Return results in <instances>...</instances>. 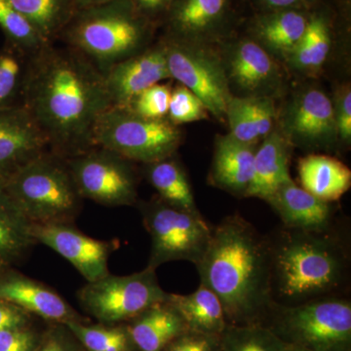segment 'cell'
Listing matches in <instances>:
<instances>
[{
    "label": "cell",
    "instance_id": "1",
    "mask_svg": "<svg viewBox=\"0 0 351 351\" xmlns=\"http://www.w3.org/2000/svg\"><path fill=\"white\" fill-rule=\"evenodd\" d=\"M22 107L49 151L69 158L94 147V127L110 105L103 73L77 51L55 43L29 58Z\"/></svg>",
    "mask_w": 351,
    "mask_h": 351
},
{
    "label": "cell",
    "instance_id": "2",
    "mask_svg": "<svg viewBox=\"0 0 351 351\" xmlns=\"http://www.w3.org/2000/svg\"><path fill=\"white\" fill-rule=\"evenodd\" d=\"M200 284L218 295L230 325L263 324L274 306L269 239L239 214L212 226L196 263Z\"/></svg>",
    "mask_w": 351,
    "mask_h": 351
},
{
    "label": "cell",
    "instance_id": "3",
    "mask_svg": "<svg viewBox=\"0 0 351 351\" xmlns=\"http://www.w3.org/2000/svg\"><path fill=\"white\" fill-rule=\"evenodd\" d=\"M269 242L274 304L294 306L339 295L348 282V248L332 228L302 232L283 228Z\"/></svg>",
    "mask_w": 351,
    "mask_h": 351
},
{
    "label": "cell",
    "instance_id": "4",
    "mask_svg": "<svg viewBox=\"0 0 351 351\" xmlns=\"http://www.w3.org/2000/svg\"><path fill=\"white\" fill-rule=\"evenodd\" d=\"M154 25L130 0H112L76 11L58 41L77 51L105 75L149 47Z\"/></svg>",
    "mask_w": 351,
    "mask_h": 351
},
{
    "label": "cell",
    "instance_id": "5",
    "mask_svg": "<svg viewBox=\"0 0 351 351\" xmlns=\"http://www.w3.org/2000/svg\"><path fill=\"white\" fill-rule=\"evenodd\" d=\"M2 188L32 225L73 223L82 209L66 158L51 151L32 159Z\"/></svg>",
    "mask_w": 351,
    "mask_h": 351
},
{
    "label": "cell",
    "instance_id": "6",
    "mask_svg": "<svg viewBox=\"0 0 351 351\" xmlns=\"http://www.w3.org/2000/svg\"><path fill=\"white\" fill-rule=\"evenodd\" d=\"M265 320L269 324L263 325L287 345L311 351H351V302L346 298L274 304Z\"/></svg>",
    "mask_w": 351,
    "mask_h": 351
},
{
    "label": "cell",
    "instance_id": "7",
    "mask_svg": "<svg viewBox=\"0 0 351 351\" xmlns=\"http://www.w3.org/2000/svg\"><path fill=\"white\" fill-rule=\"evenodd\" d=\"M182 142L181 129L168 119H145L124 108H108L93 131L94 147L145 165L174 156Z\"/></svg>",
    "mask_w": 351,
    "mask_h": 351
},
{
    "label": "cell",
    "instance_id": "8",
    "mask_svg": "<svg viewBox=\"0 0 351 351\" xmlns=\"http://www.w3.org/2000/svg\"><path fill=\"white\" fill-rule=\"evenodd\" d=\"M138 209L152 240L147 267L156 269L174 261L199 262L212 235V226L200 213L171 206L158 196L141 202Z\"/></svg>",
    "mask_w": 351,
    "mask_h": 351
},
{
    "label": "cell",
    "instance_id": "9",
    "mask_svg": "<svg viewBox=\"0 0 351 351\" xmlns=\"http://www.w3.org/2000/svg\"><path fill=\"white\" fill-rule=\"evenodd\" d=\"M156 271L147 267L130 276L108 274L83 286L77 293L78 301L101 322L132 320L145 309L167 301L169 293L161 288Z\"/></svg>",
    "mask_w": 351,
    "mask_h": 351
},
{
    "label": "cell",
    "instance_id": "10",
    "mask_svg": "<svg viewBox=\"0 0 351 351\" xmlns=\"http://www.w3.org/2000/svg\"><path fill=\"white\" fill-rule=\"evenodd\" d=\"M170 77L195 93L217 119L226 121L233 96L221 57L205 44L162 39Z\"/></svg>",
    "mask_w": 351,
    "mask_h": 351
},
{
    "label": "cell",
    "instance_id": "11",
    "mask_svg": "<svg viewBox=\"0 0 351 351\" xmlns=\"http://www.w3.org/2000/svg\"><path fill=\"white\" fill-rule=\"evenodd\" d=\"M66 160L83 199L108 207L137 204L138 179L131 161L99 147Z\"/></svg>",
    "mask_w": 351,
    "mask_h": 351
},
{
    "label": "cell",
    "instance_id": "12",
    "mask_svg": "<svg viewBox=\"0 0 351 351\" xmlns=\"http://www.w3.org/2000/svg\"><path fill=\"white\" fill-rule=\"evenodd\" d=\"M279 123V131L292 147L331 149L339 140L332 101L317 88L297 92L284 108Z\"/></svg>",
    "mask_w": 351,
    "mask_h": 351
},
{
    "label": "cell",
    "instance_id": "13",
    "mask_svg": "<svg viewBox=\"0 0 351 351\" xmlns=\"http://www.w3.org/2000/svg\"><path fill=\"white\" fill-rule=\"evenodd\" d=\"M221 60L230 86L234 85L241 96L274 99L282 90L284 76L276 60L254 39L228 44Z\"/></svg>",
    "mask_w": 351,
    "mask_h": 351
},
{
    "label": "cell",
    "instance_id": "14",
    "mask_svg": "<svg viewBox=\"0 0 351 351\" xmlns=\"http://www.w3.org/2000/svg\"><path fill=\"white\" fill-rule=\"evenodd\" d=\"M36 243L49 247L69 261L87 282H94L110 274L108 258L112 243L92 239L73 223L32 225Z\"/></svg>",
    "mask_w": 351,
    "mask_h": 351
},
{
    "label": "cell",
    "instance_id": "15",
    "mask_svg": "<svg viewBox=\"0 0 351 351\" xmlns=\"http://www.w3.org/2000/svg\"><path fill=\"white\" fill-rule=\"evenodd\" d=\"M110 108H126L147 88L171 80L162 41L113 66L104 75Z\"/></svg>",
    "mask_w": 351,
    "mask_h": 351
},
{
    "label": "cell",
    "instance_id": "16",
    "mask_svg": "<svg viewBox=\"0 0 351 351\" xmlns=\"http://www.w3.org/2000/svg\"><path fill=\"white\" fill-rule=\"evenodd\" d=\"M232 5V0H172L163 19L165 36L207 45L225 31Z\"/></svg>",
    "mask_w": 351,
    "mask_h": 351
},
{
    "label": "cell",
    "instance_id": "17",
    "mask_svg": "<svg viewBox=\"0 0 351 351\" xmlns=\"http://www.w3.org/2000/svg\"><path fill=\"white\" fill-rule=\"evenodd\" d=\"M47 151L46 138L25 108L21 106L0 110V186Z\"/></svg>",
    "mask_w": 351,
    "mask_h": 351
},
{
    "label": "cell",
    "instance_id": "18",
    "mask_svg": "<svg viewBox=\"0 0 351 351\" xmlns=\"http://www.w3.org/2000/svg\"><path fill=\"white\" fill-rule=\"evenodd\" d=\"M0 300L61 324L80 321L77 313L59 293L13 267L0 270Z\"/></svg>",
    "mask_w": 351,
    "mask_h": 351
},
{
    "label": "cell",
    "instance_id": "19",
    "mask_svg": "<svg viewBox=\"0 0 351 351\" xmlns=\"http://www.w3.org/2000/svg\"><path fill=\"white\" fill-rule=\"evenodd\" d=\"M267 203L278 215L283 228L302 232H323L332 228V209L330 203L315 197L292 178L267 197Z\"/></svg>",
    "mask_w": 351,
    "mask_h": 351
},
{
    "label": "cell",
    "instance_id": "20",
    "mask_svg": "<svg viewBox=\"0 0 351 351\" xmlns=\"http://www.w3.org/2000/svg\"><path fill=\"white\" fill-rule=\"evenodd\" d=\"M256 144L241 142L230 134L219 136L215 144L210 184L232 195L244 196L254 175Z\"/></svg>",
    "mask_w": 351,
    "mask_h": 351
},
{
    "label": "cell",
    "instance_id": "21",
    "mask_svg": "<svg viewBox=\"0 0 351 351\" xmlns=\"http://www.w3.org/2000/svg\"><path fill=\"white\" fill-rule=\"evenodd\" d=\"M308 19L304 9L262 12L252 23L251 38L274 59L287 62L304 36Z\"/></svg>",
    "mask_w": 351,
    "mask_h": 351
},
{
    "label": "cell",
    "instance_id": "22",
    "mask_svg": "<svg viewBox=\"0 0 351 351\" xmlns=\"http://www.w3.org/2000/svg\"><path fill=\"white\" fill-rule=\"evenodd\" d=\"M293 147L279 129L263 138L254 161V175L246 197L265 200L280 184L291 179L289 173Z\"/></svg>",
    "mask_w": 351,
    "mask_h": 351
},
{
    "label": "cell",
    "instance_id": "23",
    "mask_svg": "<svg viewBox=\"0 0 351 351\" xmlns=\"http://www.w3.org/2000/svg\"><path fill=\"white\" fill-rule=\"evenodd\" d=\"M226 120L230 135L241 142L257 144L274 130L277 117L274 99L269 97L232 96Z\"/></svg>",
    "mask_w": 351,
    "mask_h": 351
},
{
    "label": "cell",
    "instance_id": "24",
    "mask_svg": "<svg viewBox=\"0 0 351 351\" xmlns=\"http://www.w3.org/2000/svg\"><path fill=\"white\" fill-rule=\"evenodd\" d=\"M186 330L181 316L167 302L145 309L127 327L132 343L138 351H163Z\"/></svg>",
    "mask_w": 351,
    "mask_h": 351
},
{
    "label": "cell",
    "instance_id": "25",
    "mask_svg": "<svg viewBox=\"0 0 351 351\" xmlns=\"http://www.w3.org/2000/svg\"><path fill=\"white\" fill-rule=\"evenodd\" d=\"M302 188L331 203L350 191L351 171L336 157L311 154L302 157L298 165Z\"/></svg>",
    "mask_w": 351,
    "mask_h": 351
},
{
    "label": "cell",
    "instance_id": "26",
    "mask_svg": "<svg viewBox=\"0 0 351 351\" xmlns=\"http://www.w3.org/2000/svg\"><path fill=\"white\" fill-rule=\"evenodd\" d=\"M166 302L179 313L188 330L191 331L219 337L228 325L218 295L203 284L191 294L169 293Z\"/></svg>",
    "mask_w": 351,
    "mask_h": 351
},
{
    "label": "cell",
    "instance_id": "27",
    "mask_svg": "<svg viewBox=\"0 0 351 351\" xmlns=\"http://www.w3.org/2000/svg\"><path fill=\"white\" fill-rule=\"evenodd\" d=\"M36 244L32 223L0 186V270L13 267Z\"/></svg>",
    "mask_w": 351,
    "mask_h": 351
},
{
    "label": "cell",
    "instance_id": "28",
    "mask_svg": "<svg viewBox=\"0 0 351 351\" xmlns=\"http://www.w3.org/2000/svg\"><path fill=\"white\" fill-rule=\"evenodd\" d=\"M145 176L164 202L191 213H200L188 176L174 157L145 164Z\"/></svg>",
    "mask_w": 351,
    "mask_h": 351
},
{
    "label": "cell",
    "instance_id": "29",
    "mask_svg": "<svg viewBox=\"0 0 351 351\" xmlns=\"http://www.w3.org/2000/svg\"><path fill=\"white\" fill-rule=\"evenodd\" d=\"M38 29L44 40L57 43L75 16V0H7Z\"/></svg>",
    "mask_w": 351,
    "mask_h": 351
},
{
    "label": "cell",
    "instance_id": "30",
    "mask_svg": "<svg viewBox=\"0 0 351 351\" xmlns=\"http://www.w3.org/2000/svg\"><path fill=\"white\" fill-rule=\"evenodd\" d=\"M331 38L327 18L323 14H309L304 36L289 58L288 63L300 73L316 75L329 56Z\"/></svg>",
    "mask_w": 351,
    "mask_h": 351
},
{
    "label": "cell",
    "instance_id": "31",
    "mask_svg": "<svg viewBox=\"0 0 351 351\" xmlns=\"http://www.w3.org/2000/svg\"><path fill=\"white\" fill-rule=\"evenodd\" d=\"M29 58L8 44L0 49V110L22 106Z\"/></svg>",
    "mask_w": 351,
    "mask_h": 351
},
{
    "label": "cell",
    "instance_id": "32",
    "mask_svg": "<svg viewBox=\"0 0 351 351\" xmlns=\"http://www.w3.org/2000/svg\"><path fill=\"white\" fill-rule=\"evenodd\" d=\"M0 29L5 36L6 44L25 56H34L50 45L32 23L7 0H0Z\"/></svg>",
    "mask_w": 351,
    "mask_h": 351
},
{
    "label": "cell",
    "instance_id": "33",
    "mask_svg": "<svg viewBox=\"0 0 351 351\" xmlns=\"http://www.w3.org/2000/svg\"><path fill=\"white\" fill-rule=\"evenodd\" d=\"M221 351H283V343L263 324L226 325L219 336Z\"/></svg>",
    "mask_w": 351,
    "mask_h": 351
},
{
    "label": "cell",
    "instance_id": "34",
    "mask_svg": "<svg viewBox=\"0 0 351 351\" xmlns=\"http://www.w3.org/2000/svg\"><path fill=\"white\" fill-rule=\"evenodd\" d=\"M64 325L87 351H130L134 346L127 328L88 326L80 321Z\"/></svg>",
    "mask_w": 351,
    "mask_h": 351
},
{
    "label": "cell",
    "instance_id": "35",
    "mask_svg": "<svg viewBox=\"0 0 351 351\" xmlns=\"http://www.w3.org/2000/svg\"><path fill=\"white\" fill-rule=\"evenodd\" d=\"M206 106L195 93L178 83L172 88L167 119L175 125L208 119Z\"/></svg>",
    "mask_w": 351,
    "mask_h": 351
},
{
    "label": "cell",
    "instance_id": "36",
    "mask_svg": "<svg viewBox=\"0 0 351 351\" xmlns=\"http://www.w3.org/2000/svg\"><path fill=\"white\" fill-rule=\"evenodd\" d=\"M172 87L157 83L138 95L127 110L149 119H167Z\"/></svg>",
    "mask_w": 351,
    "mask_h": 351
},
{
    "label": "cell",
    "instance_id": "37",
    "mask_svg": "<svg viewBox=\"0 0 351 351\" xmlns=\"http://www.w3.org/2000/svg\"><path fill=\"white\" fill-rule=\"evenodd\" d=\"M163 351H221L219 337L186 330Z\"/></svg>",
    "mask_w": 351,
    "mask_h": 351
},
{
    "label": "cell",
    "instance_id": "38",
    "mask_svg": "<svg viewBox=\"0 0 351 351\" xmlns=\"http://www.w3.org/2000/svg\"><path fill=\"white\" fill-rule=\"evenodd\" d=\"M332 101L335 120L339 140L350 144L351 141V89L350 85H343Z\"/></svg>",
    "mask_w": 351,
    "mask_h": 351
},
{
    "label": "cell",
    "instance_id": "39",
    "mask_svg": "<svg viewBox=\"0 0 351 351\" xmlns=\"http://www.w3.org/2000/svg\"><path fill=\"white\" fill-rule=\"evenodd\" d=\"M38 346V336L27 326L0 331V351H36Z\"/></svg>",
    "mask_w": 351,
    "mask_h": 351
},
{
    "label": "cell",
    "instance_id": "40",
    "mask_svg": "<svg viewBox=\"0 0 351 351\" xmlns=\"http://www.w3.org/2000/svg\"><path fill=\"white\" fill-rule=\"evenodd\" d=\"M75 339L73 332L62 324L46 335L36 351H80Z\"/></svg>",
    "mask_w": 351,
    "mask_h": 351
},
{
    "label": "cell",
    "instance_id": "41",
    "mask_svg": "<svg viewBox=\"0 0 351 351\" xmlns=\"http://www.w3.org/2000/svg\"><path fill=\"white\" fill-rule=\"evenodd\" d=\"M29 321V313L0 300V331L10 328L27 326Z\"/></svg>",
    "mask_w": 351,
    "mask_h": 351
},
{
    "label": "cell",
    "instance_id": "42",
    "mask_svg": "<svg viewBox=\"0 0 351 351\" xmlns=\"http://www.w3.org/2000/svg\"><path fill=\"white\" fill-rule=\"evenodd\" d=\"M132 5L141 16L152 24L164 19L172 0H130Z\"/></svg>",
    "mask_w": 351,
    "mask_h": 351
},
{
    "label": "cell",
    "instance_id": "43",
    "mask_svg": "<svg viewBox=\"0 0 351 351\" xmlns=\"http://www.w3.org/2000/svg\"><path fill=\"white\" fill-rule=\"evenodd\" d=\"M262 12L282 10V9H304L316 0H255Z\"/></svg>",
    "mask_w": 351,
    "mask_h": 351
},
{
    "label": "cell",
    "instance_id": "44",
    "mask_svg": "<svg viewBox=\"0 0 351 351\" xmlns=\"http://www.w3.org/2000/svg\"><path fill=\"white\" fill-rule=\"evenodd\" d=\"M110 1H112V0H75V3L76 9L82 10V9L101 5V4L107 3Z\"/></svg>",
    "mask_w": 351,
    "mask_h": 351
},
{
    "label": "cell",
    "instance_id": "45",
    "mask_svg": "<svg viewBox=\"0 0 351 351\" xmlns=\"http://www.w3.org/2000/svg\"><path fill=\"white\" fill-rule=\"evenodd\" d=\"M283 351H311V350H304V348H299V346H291V345H287V343H285V348H284Z\"/></svg>",
    "mask_w": 351,
    "mask_h": 351
}]
</instances>
